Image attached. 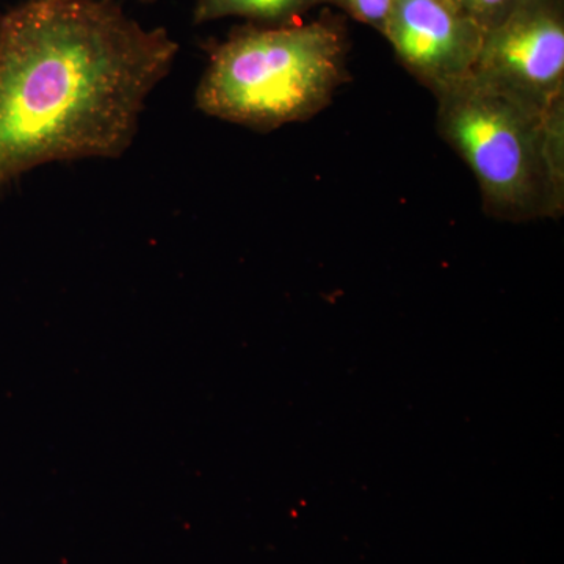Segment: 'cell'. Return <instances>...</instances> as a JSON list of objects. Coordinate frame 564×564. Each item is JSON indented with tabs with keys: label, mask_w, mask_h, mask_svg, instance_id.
Listing matches in <instances>:
<instances>
[{
	"label": "cell",
	"mask_w": 564,
	"mask_h": 564,
	"mask_svg": "<svg viewBox=\"0 0 564 564\" xmlns=\"http://www.w3.org/2000/svg\"><path fill=\"white\" fill-rule=\"evenodd\" d=\"M470 79L543 113L564 95V0H529L486 32Z\"/></svg>",
	"instance_id": "277c9868"
},
{
	"label": "cell",
	"mask_w": 564,
	"mask_h": 564,
	"mask_svg": "<svg viewBox=\"0 0 564 564\" xmlns=\"http://www.w3.org/2000/svg\"><path fill=\"white\" fill-rule=\"evenodd\" d=\"M348 39L336 17L232 29L209 50L196 106L218 120L270 132L311 120L348 80Z\"/></svg>",
	"instance_id": "7a4b0ae2"
},
{
	"label": "cell",
	"mask_w": 564,
	"mask_h": 564,
	"mask_svg": "<svg viewBox=\"0 0 564 564\" xmlns=\"http://www.w3.org/2000/svg\"><path fill=\"white\" fill-rule=\"evenodd\" d=\"M454 2L486 33L507 21L529 0H454Z\"/></svg>",
	"instance_id": "ba28073f"
},
{
	"label": "cell",
	"mask_w": 564,
	"mask_h": 564,
	"mask_svg": "<svg viewBox=\"0 0 564 564\" xmlns=\"http://www.w3.org/2000/svg\"><path fill=\"white\" fill-rule=\"evenodd\" d=\"M326 0H196L193 24L242 18L248 24L278 28L300 22L307 11Z\"/></svg>",
	"instance_id": "8992f818"
},
{
	"label": "cell",
	"mask_w": 564,
	"mask_h": 564,
	"mask_svg": "<svg viewBox=\"0 0 564 564\" xmlns=\"http://www.w3.org/2000/svg\"><path fill=\"white\" fill-rule=\"evenodd\" d=\"M180 44L117 0H28L0 14V187L51 162L118 159Z\"/></svg>",
	"instance_id": "6da1fadb"
},
{
	"label": "cell",
	"mask_w": 564,
	"mask_h": 564,
	"mask_svg": "<svg viewBox=\"0 0 564 564\" xmlns=\"http://www.w3.org/2000/svg\"><path fill=\"white\" fill-rule=\"evenodd\" d=\"M395 0H326L352 20L369 25L383 35L386 22Z\"/></svg>",
	"instance_id": "9c48e42d"
},
{
	"label": "cell",
	"mask_w": 564,
	"mask_h": 564,
	"mask_svg": "<svg viewBox=\"0 0 564 564\" xmlns=\"http://www.w3.org/2000/svg\"><path fill=\"white\" fill-rule=\"evenodd\" d=\"M541 151L552 184L564 198V95L541 113Z\"/></svg>",
	"instance_id": "52a82bcc"
},
{
	"label": "cell",
	"mask_w": 564,
	"mask_h": 564,
	"mask_svg": "<svg viewBox=\"0 0 564 564\" xmlns=\"http://www.w3.org/2000/svg\"><path fill=\"white\" fill-rule=\"evenodd\" d=\"M383 36L404 68L437 96L469 79L485 32L454 0H395Z\"/></svg>",
	"instance_id": "5b68a950"
},
{
	"label": "cell",
	"mask_w": 564,
	"mask_h": 564,
	"mask_svg": "<svg viewBox=\"0 0 564 564\" xmlns=\"http://www.w3.org/2000/svg\"><path fill=\"white\" fill-rule=\"evenodd\" d=\"M436 99L437 131L473 170L486 214L508 221L563 214L541 151V113L470 77Z\"/></svg>",
	"instance_id": "3957f363"
},
{
	"label": "cell",
	"mask_w": 564,
	"mask_h": 564,
	"mask_svg": "<svg viewBox=\"0 0 564 564\" xmlns=\"http://www.w3.org/2000/svg\"><path fill=\"white\" fill-rule=\"evenodd\" d=\"M139 2H143V3H155V2H159V0H139Z\"/></svg>",
	"instance_id": "30bf717a"
}]
</instances>
